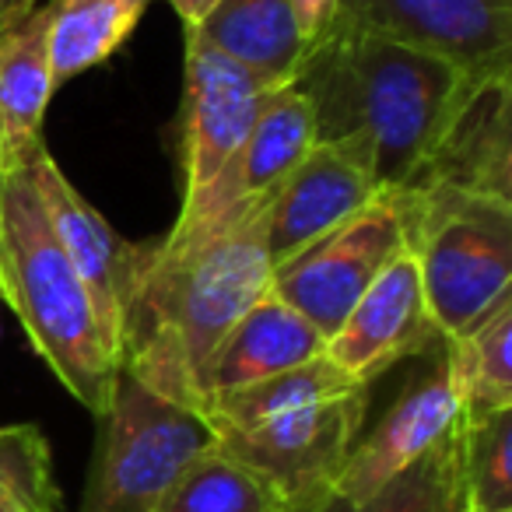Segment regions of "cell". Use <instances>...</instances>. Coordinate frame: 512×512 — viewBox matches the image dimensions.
<instances>
[{
    "label": "cell",
    "mask_w": 512,
    "mask_h": 512,
    "mask_svg": "<svg viewBox=\"0 0 512 512\" xmlns=\"http://www.w3.org/2000/svg\"><path fill=\"white\" fill-rule=\"evenodd\" d=\"M264 207V204H260ZM260 207L235 225L141 242L120 320V369L207 418V372L232 327L271 292Z\"/></svg>",
    "instance_id": "obj_1"
},
{
    "label": "cell",
    "mask_w": 512,
    "mask_h": 512,
    "mask_svg": "<svg viewBox=\"0 0 512 512\" xmlns=\"http://www.w3.org/2000/svg\"><path fill=\"white\" fill-rule=\"evenodd\" d=\"M418 260L425 306L442 341L463 337L512 299V204L460 193H421L393 186Z\"/></svg>",
    "instance_id": "obj_4"
},
{
    "label": "cell",
    "mask_w": 512,
    "mask_h": 512,
    "mask_svg": "<svg viewBox=\"0 0 512 512\" xmlns=\"http://www.w3.org/2000/svg\"><path fill=\"white\" fill-rule=\"evenodd\" d=\"M218 4H221V0H169V8L179 15V22H183L186 32L197 29V25L204 22V18L211 15Z\"/></svg>",
    "instance_id": "obj_27"
},
{
    "label": "cell",
    "mask_w": 512,
    "mask_h": 512,
    "mask_svg": "<svg viewBox=\"0 0 512 512\" xmlns=\"http://www.w3.org/2000/svg\"><path fill=\"white\" fill-rule=\"evenodd\" d=\"M186 36L232 57L271 88L292 85L309 50L288 0H221Z\"/></svg>",
    "instance_id": "obj_18"
},
{
    "label": "cell",
    "mask_w": 512,
    "mask_h": 512,
    "mask_svg": "<svg viewBox=\"0 0 512 512\" xmlns=\"http://www.w3.org/2000/svg\"><path fill=\"white\" fill-rule=\"evenodd\" d=\"M0 299L67 393L99 418L109 407L120 355L46 218L29 165L4 179L0 197Z\"/></svg>",
    "instance_id": "obj_3"
},
{
    "label": "cell",
    "mask_w": 512,
    "mask_h": 512,
    "mask_svg": "<svg viewBox=\"0 0 512 512\" xmlns=\"http://www.w3.org/2000/svg\"><path fill=\"white\" fill-rule=\"evenodd\" d=\"M0 15H4V0H0Z\"/></svg>",
    "instance_id": "obj_30"
},
{
    "label": "cell",
    "mask_w": 512,
    "mask_h": 512,
    "mask_svg": "<svg viewBox=\"0 0 512 512\" xmlns=\"http://www.w3.org/2000/svg\"><path fill=\"white\" fill-rule=\"evenodd\" d=\"M400 253H407L400 200L393 190H379L355 218L330 228L327 235L274 267L271 295H278L330 341L358 299L372 288V281Z\"/></svg>",
    "instance_id": "obj_7"
},
{
    "label": "cell",
    "mask_w": 512,
    "mask_h": 512,
    "mask_svg": "<svg viewBox=\"0 0 512 512\" xmlns=\"http://www.w3.org/2000/svg\"><path fill=\"white\" fill-rule=\"evenodd\" d=\"M470 512H474V509H470ZM505 512H512V509H505Z\"/></svg>",
    "instance_id": "obj_31"
},
{
    "label": "cell",
    "mask_w": 512,
    "mask_h": 512,
    "mask_svg": "<svg viewBox=\"0 0 512 512\" xmlns=\"http://www.w3.org/2000/svg\"><path fill=\"white\" fill-rule=\"evenodd\" d=\"M29 172L43 197L53 235L78 271L81 285L88 288L95 316H99L113 351L120 355V320L130 285H134L141 242H127L123 235H116L109 221L74 190V183L60 172V165L46 148L29 162Z\"/></svg>",
    "instance_id": "obj_15"
},
{
    "label": "cell",
    "mask_w": 512,
    "mask_h": 512,
    "mask_svg": "<svg viewBox=\"0 0 512 512\" xmlns=\"http://www.w3.org/2000/svg\"><path fill=\"white\" fill-rule=\"evenodd\" d=\"M327 512H470L463 484V425H456L432 453L411 463L365 505Z\"/></svg>",
    "instance_id": "obj_23"
},
{
    "label": "cell",
    "mask_w": 512,
    "mask_h": 512,
    "mask_svg": "<svg viewBox=\"0 0 512 512\" xmlns=\"http://www.w3.org/2000/svg\"><path fill=\"white\" fill-rule=\"evenodd\" d=\"M36 4H43V0H4V15H0V22H8V18L25 15V11H32Z\"/></svg>",
    "instance_id": "obj_28"
},
{
    "label": "cell",
    "mask_w": 512,
    "mask_h": 512,
    "mask_svg": "<svg viewBox=\"0 0 512 512\" xmlns=\"http://www.w3.org/2000/svg\"><path fill=\"white\" fill-rule=\"evenodd\" d=\"M463 484L474 512L512 509V411L463 425Z\"/></svg>",
    "instance_id": "obj_25"
},
{
    "label": "cell",
    "mask_w": 512,
    "mask_h": 512,
    "mask_svg": "<svg viewBox=\"0 0 512 512\" xmlns=\"http://www.w3.org/2000/svg\"><path fill=\"white\" fill-rule=\"evenodd\" d=\"M214 446L204 414L151 393L120 369L99 414L81 512H155L176 477Z\"/></svg>",
    "instance_id": "obj_5"
},
{
    "label": "cell",
    "mask_w": 512,
    "mask_h": 512,
    "mask_svg": "<svg viewBox=\"0 0 512 512\" xmlns=\"http://www.w3.org/2000/svg\"><path fill=\"white\" fill-rule=\"evenodd\" d=\"M0 512H60L50 442L36 425H0Z\"/></svg>",
    "instance_id": "obj_24"
},
{
    "label": "cell",
    "mask_w": 512,
    "mask_h": 512,
    "mask_svg": "<svg viewBox=\"0 0 512 512\" xmlns=\"http://www.w3.org/2000/svg\"><path fill=\"white\" fill-rule=\"evenodd\" d=\"M439 344L442 334L425 306L418 260L400 253L327 341V358L355 383L372 386L397 362L428 355Z\"/></svg>",
    "instance_id": "obj_14"
},
{
    "label": "cell",
    "mask_w": 512,
    "mask_h": 512,
    "mask_svg": "<svg viewBox=\"0 0 512 512\" xmlns=\"http://www.w3.org/2000/svg\"><path fill=\"white\" fill-rule=\"evenodd\" d=\"M151 0H53L50 64L53 85L106 64L130 39Z\"/></svg>",
    "instance_id": "obj_20"
},
{
    "label": "cell",
    "mask_w": 512,
    "mask_h": 512,
    "mask_svg": "<svg viewBox=\"0 0 512 512\" xmlns=\"http://www.w3.org/2000/svg\"><path fill=\"white\" fill-rule=\"evenodd\" d=\"M369 411V386L292 407L249 428L214 432L228 456L264 477L292 512H327Z\"/></svg>",
    "instance_id": "obj_6"
},
{
    "label": "cell",
    "mask_w": 512,
    "mask_h": 512,
    "mask_svg": "<svg viewBox=\"0 0 512 512\" xmlns=\"http://www.w3.org/2000/svg\"><path fill=\"white\" fill-rule=\"evenodd\" d=\"M155 512H292L281 495L228 456L214 439L211 449L197 456L176 477Z\"/></svg>",
    "instance_id": "obj_22"
},
{
    "label": "cell",
    "mask_w": 512,
    "mask_h": 512,
    "mask_svg": "<svg viewBox=\"0 0 512 512\" xmlns=\"http://www.w3.org/2000/svg\"><path fill=\"white\" fill-rule=\"evenodd\" d=\"M288 4H292L295 22H299V32L306 43H316L330 29V22L337 18V8H341V0H288Z\"/></svg>",
    "instance_id": "obj_26"
},
{
    "label": "cell",
    "mask_w": 512,
    "mask_h": 512,
    "mask_svg": "<svg viewBox=\"0 0 512 512\" xmlns=\"http://www.w3.org/2000/svg\"><path fill=\"white\" fill-rule=\"evenodd\" d=\"M460 421V400L449 383L442 344L435 348V362L407 383L397 404L383 414L365 439L355 442L341 477H337L334 498L327 509H358L372 495L386 488L411 463L432 453Z\"/></svg>",
    "instance_id": "obj_13"
},
{
    "label": "cell",
    "mask_w": 512,
    "mask_h": 512,
    "mask_svg": "<svg viewBox=\"0 0 512 512\" xmlns=\"http://www.w3.org/2000/svg\"><path fill=\"white\" fill-rule=\"evenodd\" d=\"M400 190L491 197L512 204V74L481 78Z\"/></svg>",
    "instance_id": "obj_11"
},
{
    "label": "cell",
    "mask_w": 512,
    "mask_h": 512,
    "mask_svg": "<svg viewBox=\"0 0 512 512\" xmlns=\"http://www.w3.org/2000/svg\"><path fill=\"white\" fill-rule=\"evenodd\" d=\"M470 78L446 57L334 18L309 43L299 78L316 120V141L365 134L376 148L379 190L404 186L456 113Z\"/></svg>",
    "instance_id": "obj_2"
},
{
    "label": "cell",
    "mask_w": 512,
    "mask_h": 512,
    "mask_svg": "<svg viewBox=\"0 0 512 512\" xmlns=\"http://www.w3.org/2000/svg\"><path fill=\"white\" fill-rule=\"evenodd\" d=\"M267 81L235 64L232 57L186 36V85H183V200L197 197L239 151L267 99Z\"/></svg>",
    "instance_id": "obj_12"
},
{
    "label": "cell",
    "mask_w": 512,
    "mask_h": 512,
    "mask_svg": "<svg viewBox=\"0 0 512 512\" xmlns=\"http://www.w3.org/2000/svg\"><path fill=\"white\" fill-rule=\"evenodd\" d=\"M53 0L0 22V169H25L43 144V120L57 92L50 64Z\"/></svg>",
    "instance_id": "obj_16"
},
{
    "label": "cell",
    "mask_w": 512,
    "mask_h": 512,
    "mask_svg": "<svg viewBox=\"0 0 512 512\" xmlns=\"http://www.w3.org/2000/svg\"><path fill=\"white\" fill-rule=\"evenodd\" d=\"M313 144L316 120L306 95L295 85L271 92L264 113L253 123L246 141L239 144V151L221 165V172L197 197L183 200V211L169 228V235L225 228L253 214L267 200V193L306 158Z\"/></svg>",
    "instance_id": "obj_9"
},
{
    "label": "cell",
    "mask_w": 512,
    "mask_h": 512,
    "mask_svg": "<svg viewBox=\"0 0 512 512\" xmlns=\"http://www.w3.org/2000/svg\"><path fill=\"white\" fill-rule=\"evenodd\" d=\"M337 18L446 57L470 78L512 67V0H341Z\"/></svg>",
    "instance_id": "obj_10"
},
{
    "label": "cell",
    "mask_w": 512,
    "mask_h": 512,
    "mask_svg": "<svg viewBox=\"0 0 512 512\" xmlns=\"http://www.w3.org/2000/svg\"><path fill=\"white\" fill-rule=\"evenodd\" d=\"M351 390H362V383L348 376L341 365H334L323 351L313 362H302L288 372H278L271 379H260L253 386H242V390L221 393L207 407V421H211L214 432H228V428H249L256 421L274 418L281 411H292V407H306L316 400L344 397Z\"/></svg>",
    "instance_id": "obj_21"
},
{
    "label": "cell",
    "mask_w": 512,
    "mask_h": 512,
    "mask_svg": "<svg viewBox=\"0 0 512 512\" xmlns=\"http://www.w3.org/2000/svg\"><path fill=\"white\" fill-rule=\"evenodd\" d=\"M512 299L502 302L463 337L442 341L449 383L460 400V421L477 425L498 411H512Z\"/></svg>",
    "instance_id": "obj_19"
},
{
    "label": "cell",
    "mask_w": 512,
    "mask_h": 512,
    "mask_svg": "<svg viewBox=\"0 0 512 512\" xmlns=\"http://www.w3.org/2000/svg\"><path fill=\"white\" fill-rule=\"evenodd\" d=\"M4 179L8 176H4V169H0V197H4Z\"/></svg>",
    "instance_id": "obj_29"
},
{
    "label": "cell",
    "mask_w": 512,
    "mask_h": 512,
    "mask_svg": "<svg viewBox=\"0 0 512 512\" xmlns=\"http://www.w3.org/2000/svg\"><path fill=\"white\" fill-rule=\"evenodd\" d=\"M327 351V337L302 320L292 306L267 292L232 327L207 372V407L221 393L242 390L260 379H271L302 362H313Z\"/></svg>",
    "instance_id": "obj_17"
},
{
    "label": "cell",
    "mask_w": 512,
    "mask_h": 512,
    "mask_svg": "<svg viewBox=\"0 0 512 512\" xmlns=\"http://www.w3.org/2000/svg\"><path fill=\"white\" fill-rule=\"evenodd\" d=\"M376 193V148L369 137L348 134L316 141L260 207L271 264H285L330 228L355 218Z\"/></svg>",
    "instance_id": "obj_8"
}]
</instances>
